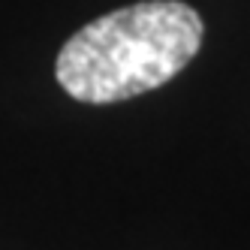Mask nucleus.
I'll return each mask as SVG.
<instances>
[{
    "label": "nucleus",
    "instance_id": "nucleus-1",
    "mask_svg": "<svg viewBox=\"0 0 250 250\" xmlns=\"http://www.w3.org/2000/svg\"><path fill=\"white\" fill-rule=\"evenodd\" d=\"M202 19L181 0H142L84 24L61 48L55 76L79 103H121L166 84L196 58Z\"/></svg>",
    "mask_w": 250,
    "mask_h": 250
}]
</instances>
